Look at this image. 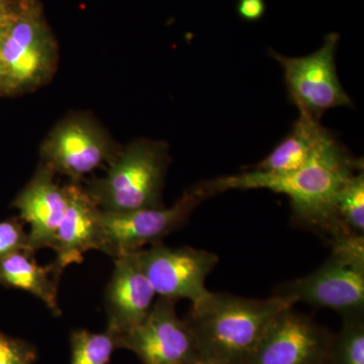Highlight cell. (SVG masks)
Wrapping results in <instances>:
<instances>
[{
    "label": "cell",
    "mask_w": 364,
    "mask_h": 364,
    "mask_svg": "<svg viewBox=\"0 0 364 364\" xmlns=\"http://www.w3.org/2000/svg\"><path fill=\"white\" fill-rule=\"evenodd\" d=\"M51 33L35 11L21 9L1 47L2 95L35 90L51 80L58 64Z\"/></svg>",
    "instance_id": "5b68a950"
},
{
    "label": "cell",
    "mask_w": 364,
    "mask_h": 364,
    "mask_svg": "<svg viewBox=\"0 0 364 364\" xmlns=\"http://www.w3.org/2000/svg\"><path fill=\"white\" fill-rule=\"evenodd\" d=\"M56 172L41 162L35 176L14 200L21 219L30 226L28 238L33 252L54 248L57 230L67 207L65 188L55 181Z\"/></svg>",
    "instance_id": "4fadbf2b"
},
{
    "label": "cell",
    "mask_w": 364,
    "mask_h": 364,
    "mask_svg": "<svg viewBox=\"0 0 364 364\" xmlns=\"http://www.w3.org/2000/svg\"><path fill=\"white\" fill-rule=\"evenodd\" d=\"M37 358L35 345L0 331V364H33Z\"/></svg>",
    "instance_id": "44dd1931"
},
{
    "label": "cell",
    "mask_w": 364,
    "mask_h": 364,
    "mask_svg": "<svg viewBox=\"0 0 364 364\" xmlns=\"http://www.w3.org/2000/svg\"><path fill=\"white\" fill-rule=\"evenodd\" d=\"M176 304L155 301L142 323L116 336L117 349L133 352L143 364H198L195 336Z\"/></svg>",
    "instance_id": "9c48e42d"
},
{
    "label": "cell",
    "mask_w": 364,
    "mask_h": 364,
    "mask_svg": "<svg viewBox=\"0 0 364 364\" xmlns=\"http://www.w3.org/2000/svg\"><path fill=\"white\" fill-rule=\"evenodd\" d=\"M363 170V160L352 156L329 135L305 166L286 174L251 170L236 176H222L200 184L205 196L231 189H269L291 198L296 219L327 236L328 240L350 233L335 214V200L340 189L353 174Z\"/></svg>",
    "instance_id": "6da1fadb"
},
{
    "label": "cell",
    "mask_w": 364,
    "mask_h": 364,
    "mask_svg": "<svg viewBox=\"0 0 364 364\" xmlns=\"http://www.w3.org/2000/svg\"><path fill=\"white\" fill-rule=\"evenodd\" d=\"M119 150L97 122L76 114L60 121L50 132L41 149L42 162L57 174L80 182L87 174L111 163Z\"/></svg>",
    "instance_id": "ba28073f"
},
{
    "label": "cell",
    "mask_w": 364,
    "mask_h": 364,
    "mask_svg": "<svg viewBox=\"0 0 364 364\" xmlns=\"http://www.w3.org/2000/svg\"><path fill=\"white\" fill-rule=\"evenodd\" d=\"M333 336L291 306L270 321L245 364H327Z\"/></svg>",
    "instance_id": "8fae6325"
},
{
    "label": "cell",
    "mask_w": 364,
    "mask_h": 364,
    "mask_svg": "<svg viewBox=\"0 0 364 364\" xmlns=\"http://www.w3.org/2000/svg\"><path fill=\"white\" fill-rule=\"evenodd\" d=\"M25 222L21 218L0 222V257L18 251L33 252L28 233L23 227Z\"/></svg>",
    "instance_id": "ffe728a7"
},
{
    "label": "cell",
    "mask_w": 364,
    "mask_h": 364,
    "mask_svg": "<svg viewBox=\"0 0 364 364\" xmlns=\"http://www.w3.org/2000/svg\"><path fill=\"white\" fill-rule=\"evenodd\" d=\"M11 4H13V0H0V11L14 9Z\"/></svg>",
    "instance_id": "cb8c5ba5"
},
{
    "label": "cell",
    "mask_w": 364,
    "mask_h": 364,
    "mask_svg": "<svg viewBox=\"0 0 364 364\" xmlns=\"http://www.w3.org/2000/svg\"><path fill=\"white\" fill-rule=\"evenodd\" d=\"M330 135L316 119L306 112H299L298 121L294 123L289 135L262 161L254 166V170L273 174H286L305 166Z\"/></svg>",
    "instance_id": "2e32d148"
},
{
    "label": "cell",
    "mask_w": 364,
    "mask_h": 364,
    "mask_svg": "<svg viewBox=\"0 0 364 364\" xmlns=\"http://www.w3.org/2000/svg\"><path fill=\"white\" fill-rule=\"evenodd\" d=\"M327 364H364L363 318H343L341 330L333 336Z\"/></svg>",
    "instance_id": "d6986e66"
},
{
    "label": "cell",
    "mask_w": 364,
    "mask_h": 364,
    "mask_svg": "<svg viewBox=\"0 0 364 364\" xmlns=\"http://www.w3.org/2000/svg\"><path fill=\"white\" fill-rule=\"evenodd\" d=\"M236 13L246 23H256L267 13L265 0H237Z\"/></svg>",
    "instance_id": "7402d4cb"
},
{
    "label": "cell",
    "mask_w": 364,
    "mask_h": 364,
    "mask_svg": "<svg viewBox=\"0 0 364 364\" xmlns=\"http://www.w3.org/2000/svg\"><path fill=\"white\" fill-rule=\"evenodd\" d=\"M114 268L105 293L107 331L114 337L142 323L156 296L146 277L138 251L114 258Z\"/></svg>",
    "instance_id": "7c38bea8"
},
{
    "label": "cell",
    "mask_w": 364,
    "mask_h": 364,
    "mask_svg": "<svg viewBox=\"0 0 364 364\" xmlns=\"http://www.w3.org/2000/svg\"><path fill=\"white\" fill-rule=\"evenodd\" d=\"M35 254L18 251L0 257V284L33 294L42 301L56 316L60 312L58 304L59 277L53 263L42 267Z\"/></svg>",
    "instance_id": "9a60e30c"
},
{
    "label": "cell",
    "mask_w": 364,
    "mask_h": 364,
    "mask_svg": "<svg viewBox=\"0 0 364 364\" xmlns=\"http://www.w3.org/2000/svg\"><path fill=\"white\" fill-rule=\"evenodd\" d=\"M70 364H109L117 350L116 337L107 330L93 333L85 329L71 333Z\"/></svg>",
    "instance_id": "ac0fdd59"
},
{
    "label": "cell",
    "mask_w": 364,
    "mask_h": 364,
    "mask_svg": "<svg viewBox=\"0 0 364 364\" xmlns=\"http://www.w3.org/2000/svg\"><path fill=\"white\" fill-rule=\"evenodd\" d=\"M207 198L200 184L189 188L172 207L128 213L100 210L98 251L116 258L141 250L144 246L162 243L188 221L196 208Z\"/></svg>",
    "instance_id": "8992f818"
},
{
    "label": "cell",
    "mask_w": 364,
    "mask_h": 364,
    "mask_svg": "<svg viewBox=\"0 0 364 364\" xmlns=\"http://www.w3.org/2000/svg\"><path fill=\"white\" fill-rule=\"evenodd\" d=\"M293 299H247L212 293L191 305L186 318L195 336L198 364H245L270 321Z\"/></svg>",
    "instance_id": "7a4b0ae2"
},
{
    "label": "cell",
    "mask_w": 364,
    "mask_h": 364,
    "mask_svg": "<svg viewBox=\"0 0 364 364\" xmlns=\"http://www.w3.org/2000/svg\"><path fill=\"white\" fill-rule=\"evenodd\" d=\"M169 162L166 143L139 139L119 150L105 176L88 182L85 189L104 212L163 208L162 193Z\"/></svg>",
    "instance_id": "3957f363"
},
{
    "label": "cell",
    "mask_w": 364,
    "mask_h": 364,
    "mask_svg": "<svg viewBox=\"0 0 364 364\" xmlns=\"http://www.w3.org/2000/svg\"><path fill=\"white\" fill-rule=\"evenodd\" d=\"M146 277L159 298L200 303L210 291L208 275L219 262L217 254L193 247L172 248L162 243L138 250Z\"/></svg>",
    "instance_id": "30bf717a"
},
{
    "label": "cell",
    "mask_w": 364,
    "mask_h": 364,
    "mask_svg": "<svg viewBox=\"0 0 364 364\" xmlns=\"http://www.w3.org/2000/svg\"><path fill=\"white\" fill-rule=\"evenodd\" d=\"M21 9H14L9 11H0V95H2V76H1V47L6 37L7 31Z\"/></svg>",
    "instance_id": "603a6c76"
},
{
    "label": "cell",
    "mask_w": 364,
    "mask_h": 364,
    "mask_svg": "<svg viewBox=\"0 0 364 364\" xmlns=\"http://www.w3.org/2000/svg\"><path fill=\"white\" fill-rule=\"evenodd\" d=\"M335 214L341 226L352 234H364V173L353 174L340 189Z\"/></svg>",
    "instance_id": "e0dca14e"
},
{
    "label": "cell",
    "mask_w": 364,
    "mask_h": 364,
    "mask_svg": "<svg viewBox=\"0 0 364 364\" xmlns=\"http://www.w3.org/2000/svg\"><path fill=\"white\" fill-rule=\"evenodd\" d=\"M338 42V33H328L320 49L296 58L270 50L272 58L284 68L291 102L299 112L318 119L329 109L353 105L337 75L335 56Z\"/></svg>",
    "instance_id": "52a82bcc"
},
{
    "label": "cell",
    "mask_w": 364,
    "mask_h": 364,
    "mask_svg": "<svg viewBox=\"0 0 364 364\" xmlns=\"http://www.w3.org/2000/svg\"><path fill=\"white\" fill-rule=\"evenodd\" d=\"M67 207L58 230L53 250V261L59 277L74 263H81L85 254L100 249V208L86 193L80 182H70L64 186Z\"/></svg>",
    "instance_id": "5bb4252c"
},
{
    "label": "cell",
    "mask_w": 364,
    "mask_h": 364,
    "mask_svg": "<svg viewBox=\"0 0 364 364\" xmlns=\"http://www.w3.org/2000/svg\"><path fill=\"white\" fill-rule=\"evenodd\" d=\"M329 242L332 254L324 264L279 287L275 296L330 309L343 318H363L364 236L341 234Z\"/></svg>",
    "instance_id": "277c9868"
}]
</instances>
